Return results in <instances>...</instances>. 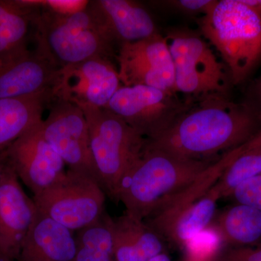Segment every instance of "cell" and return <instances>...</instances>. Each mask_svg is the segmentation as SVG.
<instances>
[{"label": "cell", "instance_id": "6da1fadb", "mask_svg": "<svg viewBox=\"0 0 261 261\" xmlns=\"http://www.w3.org/2000/svg\"><path fill=\"white\" fill-rule=\"evenodd\" d=\"M260 124L252 108L212 96L187 108L147 145L182 159L214 161L252 140Z\"/></svg>", "mask_w": 261, "mask_h": 261}, {"label": "cell", "instance_id": "7a4b0ae2", "mask_svg": "<svg viewBox=\"0 0 261 261\" xmlns=\"http://www.w3.org/2000/svg\"><path fill=\"white\" fill-rule=\"evenodd\" d=\"M216 161L182 159L146 143L122 181L119 202L125 212L144 221Z\"/></svg>", "mask_w": 261, "mask_h": 261}, {"label": "cell", "instance_id": "3957f363", "mask_svg": "<svg viewBox=\"0 0 261 261\" xmlns=\"http://www.w3.org/2000/svg\"><path fill=\"white\" fill-rule=\"evenodd\" d=\"M227 65L231 82L246 80L261 59V13L244 0H220L198 21Z\"/></svg>", "mask_w": 261, "mask_h": 261}, {"label": "cell", "instance_id": "277c9868", "mask_svg": "<svg viewBox=\"0 0 261 261\" xmlns=\"http://www.w3.org/2000/svg\"><path fill=\"white\" fill-rule=\"evenodd\" d=\"M89 5L67 16L33 8L37 49L60 68L112 56L116 43Z\"/></svg>", "mask_w": 261, "mask_h": 261}, {"label": "cell", "instance_id": "5b68a950", "mask_svg": "<svg viewBox=\"0 0 261 261\" xmlns=\"http://www.w3.org/2000/svg\"><path fill=\"white\" fill-rule=\"evenodd\" d=\"M79 107L88 125L98 181L106 195L118 204L122 181L143 152L147 139L106 108Z\"/></svg>", "mask_w": 261, "mask_h": 261}, {"label": "cell", "instance_id": "8992f818", "mask_svg": "<svg viewBox=\"0 0 261 261\" xmlns=\"http://www.w3.org/2000/svg\"><path fill=\"white\" fill-rule=\"evenodd\" d=\"M106 196L94 178L68 170L33 200L39 212L75 233L106 214Z\"/></svg>", "mask_w": 261, "mask_h": 261}, {"label": "cell", "instance_id": "52a82bcc", "mask_svg": "<svg viewBox=\"0 0 261 261\" xmlns=\"http://www.w3.org/2000/svg\"><path fill=\"white\" fill-rule=\"evenodd\" d=\"M166 38L174 65L175 92L201 99L224 96L227 77L202 38L181 30L170 32Z\"/></svg>", "mask_w": 261, "mask_h": 261}, {"label": "cell", "instance_id": "ba28073f", "mask_svg": "<svg viewBox=\"0 0 261 261\" xmlns=\"http://www.w3.org/2000/svg\"><path fill=\"white\" fill-rule=\"evenodd\" d=\"M188 108L176 92L144 85H122L106 109L149 140L168 128Z\"/></svg>", "mask_w": 261, "mask_h": 261}, {"label": "cell", "instance_id": "9c48e42d", "mask_svg": "<svg viewBox=\"0 0 261 261\" xmlns=\"http://www.w3.org/2000/svg\"><path fill=\"white\" fill-rule=\"evenodd\" d=\"M48 108L47 119L42 120L41 124L44 139L68 170L90 176L99 183L88 125L82 110L73 103L58 98Z\"/></svg>", "mask_w": 261, "mask_h": 261}, {"label": "cell", "instance_id": "30bf717a", "mask_svg": "<svg viewBox=\"0 0 261 261\" xmlns=\"http://www.w3.org/2000/svg\"><path fill=\"white\" fill-rule=\"evenodd\" d=\"M116 59L122 85H144L176 92L172 57L167 39L161 34L121 44Z\"/></svg>", "mask_w": 261, "mask_h": 261}, {"label": "cell", "instance_id": "8fae6325", "mask_svg": "<svg viewBox=\"0 0 261 261\" xmlns=\"http://www.w3.org/2000/svg\"><path fill=\"white\" fill-rule=\"evenodd\" d=\"M122 86L118 70L107 58H94L60 68L53 88L55 98L106 108Z\"/></svg>", "mask_w": 261, "mask_h": 261}, {"label": "cell", "instance_id": "7c38bea8", "mask_svg": "<svg viewBox=\"0 0 261 261\" xmlns=\"http://www.w3.org/2000/svg\"><path fill=\"white\" fill-rule=\"evenodd\" d=\"M41 124L27 130L5 149L8 165L34 196L66 172L64 161L44 139Z\"/></svg>", "mask_w": 261, "mask_h": 261}, {"label": "cell", "instance_id": "4fadbf2b", "mask_svg": "<svg viewBox=\"0 0 261 261\" xmlns=\"http://www.w3.org/2000/svg\"><path fill=\"white\" fill-rule=\"evenodd\" d=\"M37 214L35 202L24 191L20 179L8 163L0 179V256L18 260Z\"/></svg>", "mask_w": 261, "mask_h": 261}, {"label": "cell", "instance_id": "5bb4252c", "mask_svg": "<svg viewBox=\"0 0 261 261\" xmlns=\"http://www.w3.org/2000/svg\"><path fill=\"white\" fill-rule=\"evenodd\" d=\"M59 67L39 49L0 61V99L30 97L53 90Z\"/></svg>", "mask_w": 261, "mask_h": 261}, {"label": "cell", "instance_id": "9a60e30c", "mask_svg": "<svg viewBox=\"0 0 261 261\" xmlns=\"http://www.w3.org/2000/svg\"><path fill=\"white\" fill-rule=\"evenodd\" d=\"M90 8L115 43L139 42L157 34L155 24L144 7L129 0H95Z\"/></svg>", "mask_w": 261, "mask_h": 261}, {"label": "cell", "instance_id": "2e32d148", "mask_svg": "<svg viewBox=\"0 0 261 261\" xmlns=\"http://www.w3.org/2000/svg\"><path fill=\"white\" fill-rule=\"evenodd\" d=\"M75 233L39 212L17 261H74Z\"/></svg>", "mask_w": 261, "mask_h": 261}, {"label": "cell", "instance_id": "e0dca14e", "mask_svg": "<svg viewBox=\"0 0 261 261\" xmlns=\"http://www.w3.org/2000/svg\"><path fill=\"white\" fill-rule=\"evenodd\" d=\"M116 261H149L164 252L163 238L145 221L124 214L110 219Z\"/></svg>", "mask_w": 261, "mask_h": 261}, {"label": "cell", "instance_id": "ac0fdd59", "mask_svg": "<svg viewBox=\"0 0 261 261\" xmlns=\"http://www.w3.org/2000/svg\"><path fill=\"white\" fill-rule=\"evenodd\" d=\"M241 146L223 154L176 195L166 201L153 214L144 220L158 233L174 216L207 193L218 181L225 168L240 153Z\"/></svg>", "mask_w": 261, "mask_h": 261}, {"label": "cell", "instance_id": "d6986e66", "mask_svg": "<svg viewBox=\"0 0 261 261\" xmlns=\"http://www.w3.org/2000/svg\"><path fill=\"white\" fill-rule=\"evenodd\" d=\"M55 99L53 90L30 97L0 99V149H5L42 121Z\"/></svg>", "mask_w": 261, "mask_h": 261}, {"label": "cell", "instance_id": "ffe728a7", "mask_svg": "<svg viewBox=\"0 0 261 261\" xmlns=\"http://www.w3.org/2000/svg\"><path fill=\"white\" fill-rule=\"evenodd\" d=\"M214 185L203 197L168 221L158 234L178 246L185 247L192 239L208 228L216 214L218 201L221 199Z\"/></svg>", "mask_w": 261, "mask_h": 261}, {"label": "cell", "instance_id": "44dd1931", "mask_svg": "<svg viewBox=\"0 0 261 261\" xmlns=\"http://www.w3.org/2000/svg\"><path fill=\"white\" fill-rule=\"evenodd\" d=\"M216 228L228 247L257 245L261 243V211L235 203L220 215Z\"/></svg>", "mask_w": 261, "mask_h": 261}, {"label": "cell", "instance_id": "7402d4cb", "mask_svg": "<svg viewBox=\"0 0 261 261\" xmlns=\"http://www.w3.org/2000/svg\"><path fill=\"white\" fill-rule=\"evenodd\" d=\"M33 8L21 0H0V61L28 49Z\"/></svg>", "mask_w": 261, "mask_h": 261}, {"label": "cell", "instance_id": "603a6c76", "mask_svg": "<svg viewBox=\"0 0 261 261\" xmlns=\"http://www.w3.org/2000/svg\"><path fill=\"white\" fill-rule=\"evenodd\" d=\"M261 173V130L242 145L241 150L225 168L215 187L221 198H228L241 184Z\"/></svg>", "mask_w": 261, "mask_h": 261}, {"label": "cell", "instance_id": "cb8c5ba5", "mask_svg": "<svg viewBox=\"0 0 261 261\" xmlns=\"http://www.w3.org/2000/svg\"><path fill=\"white\" fill-rule=\"evenodd\" d=\"M110 219L111 216L106 212L97 222L75 232L74 261H116Z\"/></svg>", "mask_w": 261, "mask_h": 261}, {"label": "cell", "instance_id": "d4e9b609", "mask_svg": "<svg viewBox=\"0 0 261 261\" xmlns=\"http://www.w3.org/2000/svg\"><path fill=\"white\" fill-rule=\"evenodd\" d=\"M224 245L216 228H207L185 246L189 261H211L216 259Z\"/></svg>", "mask_w": 261, "mask_h": 261}, {"label": "cell", "instance_id": "484cf974", "mask_svg": "<svg viewBox=\"0 0 261 261\" xmlns=\"http://www.w3.org/2000/svg\"><path fill=\"white\" fill-rule=\"evenodd\" d=\"M23 4L51 14L67 16L85 10L90 1L86 0H22Z\"/></svg>", "mask_w": 261, "mask_h": 261}, {"label": "cell", "instance_id": "4316f807", "mask_svg": "<svg viewBox=\"0 0 261 261\" xmlns=\"http://www.w3.org/2000/svg\"><path fill=\"white\" fill-rule=\"evenodd\" d=\"M228 198L261 211V173L237 187Z\"/></svg>", "mask_w": 261, "mask_h": 261}, {"label": "cell", "instance_id": "83f0119b", "mask_svg": "<svg viewBox=\"0 0 261 261\" xmlns=\"http://www.w3.org/2000/svg\"><path fill=\"white\" fill-rule=\"evenodd\" d=\"M216 261H261V243L252 246L227 247L219 252Z\"/></svg>", "mask_w": 261, "mask_h": 261}, {"label": "cell", "instance_id": "f1b7e54d", "mask_svg": "<svg viewBox=\"0 0 261 261\" xmlns=\"http://www.w3.org/2000/svg\"><path fill=\"white\" fill-rule=\"evenodd\" d=\"M214 0H174L165 2L170 8L186 15H205L213 8Z\"/></svg>", "mask_w": 261, "mask_h": 261}, {"label": "cell", "instance_id": "f546056e", "mask_svg": "<svg viewBox=\"0 0 261 261\" xmlns=\"http://www.w3.org/2000/svg\"><path fill=\"white\" fill-rule=\"evenodd\" d=\"M5 149H0V179H1L5 169H6L7 166H8Z\"/></svg>", "mask_w": 261, "mask_h": 261}, {"label": "cell", "instance_id": "4dcf8cb0", "mask_svg": "<svg viewBox=\"0 0 261 261\" xmlns=\"http://www.w3.org/2000/svg\"><path fill=\"white\" fill-rule=\"evenodd\" d=\"M253 92L255 97L261 102V76L254 85Z\"/></svg>", "mask_w": 261, "mask_h": 261}, {"label": "cell", "instance_id": "1f68e13d", "mask_svg": "<svg viewBox=\"0 0 261 261\" xmlns=\"http://www.w3.org/2000/svg\"><path fill=\"white\" fill-rule=\"evenodd\" d=\"M244 2L261 13V0H244Z\"/></svg>", "mask_w": 261, "mask_h": 261}, {"label": "cell", "instance_id": "d6a6232c", "mask_svg": "<svg viewBox=\"0 0 261 261\" xmlns=\"http://www.w3.org/2000/svg\"><path fill=\"white\" fill-rule=\"evenodd\" d=\"M149 261H171V260L167 254L163 252V253L159 254V255H156L155 257H152Z\"/></svg>", "mask_w": 261, "mask_h": 261}, {"label": "cell", "instance_id": "836d02e7", "mask_svg": "<svg viewBox=\"0 0 261 261\" xmlns=\"http://www.w3.org/2000/svg\"><path fill=\"white\" fill-rule=\"evenodd\" d=\"M0 261H12L8 260V259L5 258V257L0 256Z\"/></svg>", "mask_w": 261, "mask_h": 261}, {"label": "cell", "instance_id": "e575fe53", "mask_svg": "<svg viewBox=\"0 0 261 261\" xmlns=\"http://www.w3.org/2000/svg\"><path fill=\"white\" fill-rule=\"evenodd\" d=\"M259 116H260V121H261V113H260V114H259Z\"/></svg>", "mask_w": 261, "mask_h": 261}]
</instances>
